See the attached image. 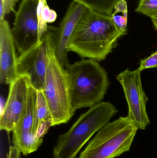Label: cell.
<instances>
[{
  "mask_svg": "<svg viewBox=\"0 0 157 158\" xmlns=\"http://www.w3.org/2000/svg\"><path fill=\"white\" fill-rule=\"evenodd\" d=\"M74 111L102 102L109 86L108 74L98 61L83 59L65 68Z\"/></svg>",
  "mask_w": 157,
  "mask_h": 158,
  "instance_id": "obj_3",
  "label": "cell"
},
{
  "mask_svg": "<svg viewBox=\"0 0 157 158\" xmlns=\"http://www.w3.org/2000/svg\"><path fill=\"white\" fill-rule=\"evenodd\" d=\"M17 0H0V20L5 19L6 15L15 12Z\"/></svg>",
  "mask_w": 157,
  "mask_h": 158,
  "instance_id": "obj_18",
  "label": "cell"
},
{
  "mask_svg": "<svg viewBox=\"0 0 157 158\" xmlns=\"http://www.w3.org/2000/svg\"><path fill=\"white\" fill-rule=\"evenodd\" d=\"M121 36L110 16L88 8L75 28L67 50L100 62L112 52Z\"/></svg>",
  "mask_w": 157,
  "mask_h": 158,
  "instance_id": "obj_1",
  "label": "cell"
},
{
  "mask_svg": "<svg viewBox=\"0 0 157 158\" xmlns=\"http://www.w3.org/2000/svg\"><path fill=\"white\" fill-rule=\"evenodd\" d=\"M118 112L110 102H101L82 114L53 148V158H76L82 148Z\"/></svg>",
  "mask_w": 157,
  "mask_h": 158,
  "instance_id": "obj_4",
  "label": "cell"
},
{
  "mask_svg": "<svg viewBox=\"0 0 157 158\" xmlns=\"http://www.w3.org/2000/svg\"><path fill=\"white\" fill-rule=\"evenodd\" d=\"M55 28L47 31V67L41 91L50 111L52 127L66 123L75 114L71 102L69 75L55 53Z\"/></svg>",
  "mask_w": 157,
  "mask_h": 158,
  "instance_id": "obj_2",
  "label": "cell"
},
{
  "mask_svg": "<svg viewBox=\"0 0 157 158\" xmlns=\"http://www.w3.org/2000/svg\"><path fill=\"white\" fill-rule=\"evenodd\" d=\"M142 71L137 69L133 71L126 69L116 77L123 88L129 107L127 117L138 130H144L150 124L147 112L148 98L143 89L141 81Z\"/></svg>",
  "mask_w": 157,
  "mask_h": 158,
  "instance_id": "obj_6",
  "label": "cell"
},
{
  "mask_svg": "<svg viewBox=\"0 0 157 158\" xmlns=\"http://www.w3.org/2000/svg\"><path fill=\"white\" fill-rule=\"evenodd\" d=\"M20 151L14 146L10 147L7 158H20Z\"/></svg>",
  "mask_w": 157,
  "mask_h": 158,
  "instance_id": "obj_20",
  "label": "cell"
},
{
  "mask_svg": "<svg viewBox=\"0 0 157 158\" xmlns=\"http://www.w3.org/2000/svg\"><path fill=\"white\" fill-rule=\"evenodd\" d=\"M151 19H152V22H153L155 28L157 30V16L153 17L151 18Z\"/></svg>",
  "mask_w": 157,
  "mask_h": 158,
  "instance_id": "obj_21",
  "label": "cell"
},
{
  "mask_svg": "<svg viewBox=\"0 0 157 158\" xmlns=\"http://www.w3.org/2000/svg\"><path fill=\"white\" fill-rule=\"evenodd\" d=\"M111 19L118 31L122 36L127 34L128 7L125 0H121L114 6Z\"/></svg>",
  "mask_w": 157,
  "mask_h": 158,
  "instance_id": "obj_15",
  "label": "cell"
},
{
  "mask_svg": "<svg viewBox=\"0 0 157 158\" xmlns=\"http://www.w3.org/2000/svg\"><path fill=\"white\" fill-rule=\"evenodd\" d=\"M12 29L8 21L0 20V83L10 84L18 75L17 58Z\"/></svg>",
  "mask_w": 157,
  "mask_h": 158,
  "instance_id": "obj_12",
  "label": "cell"
},
{
  "mask_svg": "<svg viewBox=\"0 0 157 158\" xmlns=\"http://www.w3.org/2000/svg\"><path fill=\"white\" fill-rule=\"evenodd\" d=\"M30 85L26 75H18L9 84L8 97L0 116L1 131H14L26 109Z\"/></svg>",
  "mask_w": 157,
  "mask_h": 158,
  "instance_id": "obj_8",
  "label": "cell"
},
{
  "mask_svg": "<svg viewBox=\"0 0 157 158\" xmlns=\"http://www.w3.org/2000/svg\"><path fill=\"white\" fill-rule=\"evenodd\" d=\"M37 15L38 21L39 37L41 40L48 30V23L54 22L57 19V15L54 10L49 7L46 0H39Z\"/></svg>",
  "mask_w": 157,
  "mask_h": 158,
  "instance_id": "obj_14",
  "label": "cell"
},
{
  "mask_svg": "<svg viewBox=\"0 0 157 158\" xmlns=\"http://www.w3.org/2000/svg\"><path fill=\"white\" fill-rule=\"evenodd\" d=\"M121 0H73L87 8L110 16L114 6Z\"/></svg>",
  "mask_w": 157,
  "mask_h": 158,
  "instance_id": "obj_16",
  "label": "cell"
},
{
  "mask_svg": "<svg viewBox=\"0 0 157 158\" xmlns=\"http://www.w3.org/2000/svg\"><path fill=\"white\" fill-rule=\"evenodd\" d=\"M135 12L152 18L157 16V0H140Z\"/></svg>",
  "mask_w": 157,
  "mask_h": 158,
  "instance_id": "obj_17",
  "label": "cell"
},
{
  "mask_svg": "<svg viewBox=\"0 0 157 158\" xmlns=\"http://www.w3.org/2000/svg\"><path fill=\"white\" fill-rule=\"evenodd\" d=\"M18 0H17V2H18Z\"/></svg>",
  "mask_w": 157,
  "mask_h": 158,
  "instance_id": "obj_22",
  "label": "cell"
},
{
  "mask_svg": "<svg viewBox=\"0 0 157 158\" xmlns=\"http://www.w3.org/2000/svg\"><path fill=\"white\" fill-rule=\"evenodd\" d=\"M47 31L37 45L19 54L17 58V70L18 75H27L30 78L31 85L38 90H41L43 87L47 69Z\"/></svg>",
  "mask_w": 157,
  "mask_h": 158,
  "instance_id": "obj_10",
  "label": "cell"
},
{
  "mask_svg": "<svg viewBox=\"0 0 157 158\" xmlns=\"http://www.w3.org/2000/svg\"><path fill=\"white\" fill-rule=\"evenodd\" d=\"M156 68H157V50L150 56L141 60L138 69L142 71L144 69Z\"/></svg>",
  "mask_w": 157,
  "mask_h": 158,
  "instance_id": "obj_19",
  "label": "cell"
},
{
  "mask_svg": "<svg viewBox=\"0 0 157 158\" xmlns=\"http://www.w3.org/2000/svg\"><path fill=\"white\" fill-rule=\"evenodd\" d=\"M88 8L73 1L58 28L54 30L55 53L59 62L65 67L69 64L67 50L68 44L76 27Z\"/></svg>",
  "mask_w": 157,
  "mask_h": 158,
  "instance_id": "obj_11",
  "label": "cell"
},
{
  "mask_svg": "<svg viewBox=\"0 0 157 158\" xmlns=\"http://www.w3.org/2000/svg\"><path fill=\"white\" fill-rule=\"evenodd\" d=\"M37 90L30 85L25 111L13 131V143L24 156L34 153L41 146L43 139L33 133V123L37 103Z\"/></svg>",
  "mask_w": 157,
  "mask_h": 158,
  "instance_id": "obj_9",
  "label": "cell"
},
{
  "mask_svg": "<svg viewBox=\"0 0 157 158\" xmlns=\"http://www.w3.org/2000/svg\"><path fill=\"white\" fill-rule=\"evenodd\" d=\"M138 129L128 117H120L101 128L79 158H114L130 151Z\"/></svg>",
  "mask_w": 157,
  "mask_h": 158,
  "instance_id": "obj_5",
  "label": "cell"
},
{
  "mask_svg": "<svg viewBox=\"0 0 157 158\" xmlns=\"http://www.w3.org/2000/svg\"><path fill=\"white\" fill-rule=\"evenodd\" d=\"M39 0H22L15 13L12 35L19 54L40 41L37 8Z\"/></svg>",
  "mask_w": 157,
  "mask_h": 158,
  "instance_id": "obj_7",
  "label": "cell"
},
{
  "mask_svg": "<svg viewBox=\"0 0 157 158\" xmlns=\"http://www.w3.org/2000/svg\"><path fill=\"white\" fill-rule=\"evenodd\" d=\"M50 127L52 118L49 109L41 90H37L33 133L37 138L42 139Z\"/></svg>",
  "mask_w": 157,
  "mask_h": 158,
  "instance_id": "obj_13",
  "label": "cell"
}]
</instances>
